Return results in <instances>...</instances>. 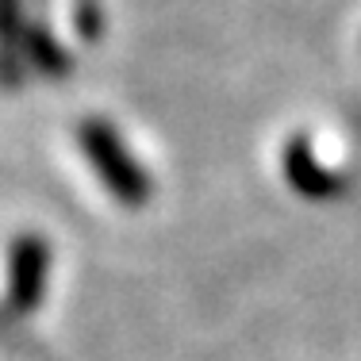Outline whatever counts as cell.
Listing matches in <instances>:
<instances>
[{"instance_id": "cell-1", "label": "cell", "mask_w": 361, "mask_h": 361, "mask_svg": "<svg viewBox=\"0 0 361 361\" xmlns=\"http://www.w3.org/2000/svg\"><path fill=\"white\" fill-rule=\"evenodd\" d=\"M81 142H85V154L89 161L97 166L100 180L119 196L123 204H139L146 196V180H142V169L131 161V154L119 146V139L111 135V127L104 123H85L81 127Z\"/></svg>"}, {"instance_id": "cell-2", "label": "cell", "mask_w": 361, "mask_h": 361, "mask_svg": "<svg viewBox=\"0 0 361 361\" xmlns=\"http://www.w3.org/2000/svg\"><path fill=\"white\" fill-rule=\"evenodd\" d=\"M47 281V246L39 238H20L12 250V273H8V304L16 312H27L39 300Z\"/></svg>"}]
</instances>
